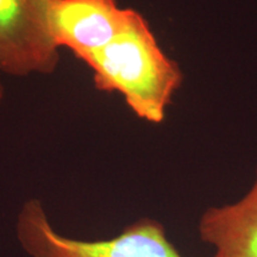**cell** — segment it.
I'll use <instances>...</instances> for the list:
<instances>
[{
	"label": "cell",
	"mask_w": 257,
	"mask_h": 257,
	"mask_svg": "<svg viewBox=\"0 0 257 257\" xmlns=\"http://www.w3.org/2000/svg\"><path fill=\"white\" fill-rule=\"evenodd\" d=\"M81 60L93 70L96 89L119 93L138 118L154 124L165 120L184 81L179 64L166 55L136 10L117 37Z\"/></svg>",
	"instance_id": "6da1fadb"
},
{
	"label": "cell",
	"mask_w": 257,
	"mask_h": 257,
	"mask_svg": "<svg viewBox=\"0 0 257 257\" xmlns=\"http://www.w3.org/2000/svg\"><path fill=\"white\" fill-rule=\"evenodd\" d=\"M2 98H3V87L2 85H0V101H2Z\"/></svg>",
	"instance_id": "8992f818"
},
{
	"label": "cell",
	"mask_w": 257,
	"mask_h": 257,
	"mask_svg": "<svg viewBox=\"0 0 257 257\" xmlns=\"http://www.w3.org/2000/svg\"><path fill=\"white\" fill-rule=\"evenodd\" d=\"M133 10L119 8L117 0H48L54 40L80 60L117 37Z\"/></svg>",
	"instance_id": "277c9868"
},
{
	"label": "cell",
	"mask_w": 257,
	"mask_h": 257,
	"mask_svg": "<svg viewBox=\"0 0 257 257\" xmlns=\"http://www.w3.org/2000/svg\"><path fill=\"white\" fill-rule=\"evenodd\" d=\"M17 238L31 257H184L160 221L142 218L110 239L80 240L53 229L40 200L24 204L17 219Z\"/></svg>",
	"instance_id": "7a4b0ae2"
},
{
	"label": "cell",
	"mask_w": 257,
	"mask_h": 257,
	"mask_svg": "<svg viewBox=\"0 0 257 257\" xmlns=\"http://www.w3.org/2000/svg\"><path fill=\"white\" fill-rule=\"evenodd\" d=\"M198 232L216 250L213 257H257V169L251 188L242 199L202 213Z\"/></svg>",
	"instance_id": "5b68a950"
},
{
	"label": "cell",
	"mask_w": 257,
	"mask_h": 257,
	"mask_svg": "<svg viewBox=\"0 0 257 257\" xmlns=\"http://www.w3.org/2000/svg\"><path fill=\"white\" fill-rule=\"evenodd\" d=\"M57 63L48 0H0V73L49 74Z\"/></svg>",
	"instance_id": "3957f363"
}]
</instances>
